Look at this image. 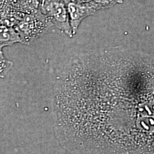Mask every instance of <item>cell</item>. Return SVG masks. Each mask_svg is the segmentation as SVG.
I'll list each match as a JSON object with an SVG mask.
<instances>
[{"label": "cell", "mask_w": 154, "mask_h": 154, "mask_svg": "<svg viewBox=\"0 0 154 154\" xmlns=\"http://www.w3.org/2000/svg\"><path fill=\"white\" fill-rule=\"evenodd\" d=\"M42 8L53 25L68 36L74 35L65 0H44Z\"/></svg>", "instance_id": "3957f363"}, {"label": "cell", "mask_w": 154, "mask_h": 154, "mask_svg": "<svg viewBox=\"0 0 154 154\" xmlns=\"http://www.w3.org/2000/svg\"><path fill=\"white\" fill-rule=\"evenodd\" d=\"M56 125L73 154H154V57L121 46L82 52L55 96Z\"/></svg>", "instance_id": "6da1fadb"}, {"label": "cell", "mask_w": 154, "mask_h": 154, "mask_svg": "<svg viewBox=\"0 0 154 154\" xmlns=\"http://www.w3.org/2000/svg\"><path fill=\"white\" fill-rule=\"evenodd\" d=\"M65 2L72 32L74 35L83 20L86 17L93 15L99 10L91 0L86 2L66 0Z\"/></svg>", "instance_id": "277c9868"}, {"label": "cell", "mask_w": 154, "mask_h": 154, "mask_svg": "<svg viewBox=\"0 0 154 154\" xmlns=\"http://www.w3.org/2000/svg\"><path fill=\"white\" fill-rule=\"evenodd\" d=\"M1 50L17 42L22 43V38L16 29L13 26L1 25Z\"/></svg>", "instance_id": "5b68a950"}, {"label": "cell", "mask_w": 154, "mask_h": 154, "mask_svg": "<svg viewBox=\"0 0 154 154\" xmlns=\"http://www.w3.org/2000/svg\"><path fill=\"white\" fill-rule=\"evenodd\" d=\"M52 25L49 18L44 13H33L23 17L15 28L21 37L22 44H29Z\"/></svg>", "instance_id": "7a4b0ae2"}, {"label": "cell", "mask_w": 154, "mask_h": 154, "mask_svg": "<svg viewBox=\"0 0 154 154\" xmlns=\"http://www.w3.org/2000/svg\"><path fill=\"white\" fill-rule=\"evenodd\" d=\"M98 10L111 8L117 4H122L123 0H91Z\"/></svg>", "instance_id": "8992f818"}, {"label": "cell", "mask_w": 154, "mask_h": 154, "mask_svg": "<svg viewBox=\"0 0 154 154\" xmlns=\"http://www.w3.org/2000/svg\"><path fill=\"white\" fill-rule=\"evenodd\" d=\"M13 66V63L11 61H8L3 54L2 50H1V74L5 75Z\"/></svg>", "instance_id": "52a82bcc"}]
</instances>
